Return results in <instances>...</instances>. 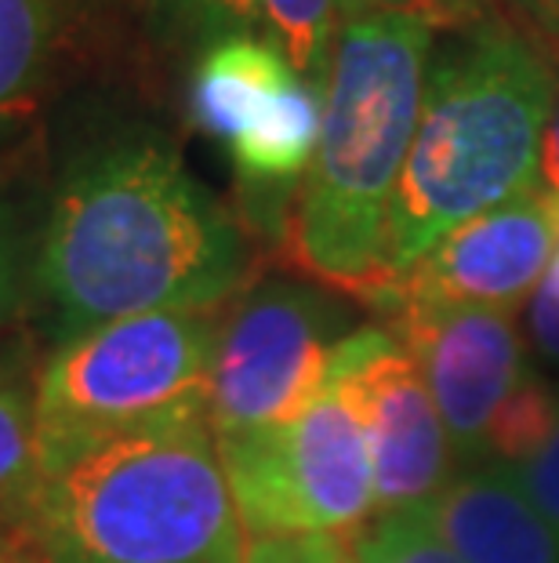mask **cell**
I'll list each match as a JSON object with an SVG mask.
<instances>
[{
    "label": "cell",
    "mask_w": 559,
    "mask_h": 563,
    "mask_svg": "<svg viewBox=\"0 0 559 563\" xmlns=\"http://www.w3.org/2000/svg\"><path fill=\"white\" fill-rule=\"evenodd\" d=\"M241 225L157 135L85 153L58 186L33 284L58 342L102 323L222 309L244 280Z\"/></svg>",
    "instance_id": "obj_1"
},
{
    "label": "cell",
    "mask_w": 559,
    "mask_h": 563,
    "mask_svg": "<svg viewBox=\"0 0 559 563\" xmlns=\"http://www.w3.org/2000/svg\"><path fill=\"white\" fill-rule=\"evenodd\" d=\"M433 37L436 22L418 11L342 22L316 157L283 230L294 266L371 309L392 287L389 208L418 131Z\"/></svg>",
    "instance_id": "obj_2"
},
{
    "label": "cell",
    "mask_w": 559,
    "mask_h": 563,
    "mask_svg": "<svg viewBox=\"0 0 559 563\" xmlns=\"http://www.w3.org/2000/svg\"><path fill=\"white\" fill-rule=\"evenodd\" d=\"M556 102V63L527 26L476 15L429 58L418 131L389 208L392 280L476 214L527 194Z\"/></svg>",
    "instance_id": "obj_3"
},
{
    "label": "cell",
    "mask_w": 559,
    "mask_h": 563,
    "mask_svg": "<svg viewBox=\"0 0 559 563\" xmlns=\"http://www.w3.org/2000/svg\"><path fill=\"white\" fill-rule=\"evenodd\" d=\"M19 531L41 563H247L251 545L208 418L110 440L41 476Z\"/></svg>",
    "instance_id": "obj_4"
},
{
    "label": "cell",
    "mask_w": 559,
    "mask_h": 563,
    "mask_svg": "<svg viewBox=\"0 0 559 563\" xmlns=\"http://www.w3.org/2000/svg\"><path fill=\"white\" fill-rule=\"evenodd\" d=\"M222 309H164L55 345L37 371V470L52 476L110 440L208 418Z\"/></svg>",
    "instance_id": "obj_5"
},
{
    "label": "cell",
    "mask_w": 559,
    "mask_h": 563,
    "mask_svg": "<svg viewBox=\"0 0 559 563\" xmlns=\"http://www.w3.org/2000/svg\"><path fill=\"white\" fill-rule=\"evenodd\" d=\"M219 451L247 538H345L378 509L360 418L335 382L291 422L219 440Z\"/></svg>",
    "instance_id": "obj_6"
},
{
    "label": "cell",
    "mask_w": 559,
    "mask_h": 563,
    "mask_svg": "<svg viewBox=\"0 0 559 563\" xmlns=\"http://www.w3.org/2000/svg\"><path fill=\"white\" fill-rule=\"evenodd\" d=\"M349 306L327 287L266 280L219 320L208 422L215 440L261 433L302 415L335 378Z\"/></svg>",
    "instance_id": "obj_7"
},
{
    "label": "cell",
    "mask_w": 559,
    "mask_h": 563,
    "mask_svg": "<svg viewBox=\"0 0 559 563\" xmlns=\"http://www.w3.org/2000/svg\"><path fill=\"white\" fill-rule=\"evenodd\" d=\"M331 382L360 418L374 465L378 512L425 506L450 481L455 448L407 345L385 323L356 328L342 345Z\"/></svg>",
    "instance_id": "obj_8"
},
{
    "label": "cell",
    "mask_w": 559,
    "mask_h": 563,
    "mask_svg": "<svg viewBox=\"0 0 559 563\" xmlns=\"http://www.w3.org/2000/svg\"><path fill=\"white\" fill-rule=\"evenodd\" d=\"M389 320L422 367L461 465L487 462L508 407L538 378L527 367L516 320L461 306H403Z\"/></svg>",
    "instance_id": "obj_9"
},
{
    "label": "cell",
    "mask_w": 559,
    "mask_h": 563,
    "mask_svg": "<svg viewBox=\"0 0 559 563\" xmlns=\"http://www.w3.org/2000/svg\"><path fill=\"white\" fill-rule=\"evenodd\" d=\"M559 247V211L541 186L476 214L403 269L378 302L392 317L403 306H461L508 313L534 298Z\"/></svg>",
    "instance_id": "obj_10"
},
{
    "label": "cell",
    "mask_w": 559,
    "mask_h": 563,
    "mask_svg": "<svg viewBox=\"0 0 559 563\" xmlns=\"http://www.w3.org/2000/svg\"><path fill=\"white\" fill-rule=\"evenodd\" d=\"M425 512L461 563H559V534L508 465H461Z\"/></svg>",
    "instance_id": "obj_11"
},
{
    "label": "cell",
    "mask_w": 559,
    "mask_h": 563,
    "mask_svg": "<svg viewBox=\"0 0 559 563\" xmlns=\"http://www.w3.org/2000/svg\"><path fill=\"white\" fill-rule=\"evenodd\" d=\"M294 80L299 74L261 33H236L200 52L189 110L200 131L230 146Z\"/></svg>",
    "instance_id": "obj_12"
},
{
    "label": "cell",
    "mask_w": 559,
    "mask_h": 563,
    "mask_svg": "<svg viewBox=\"0 0 559 563\" xmlns=\"http://www.w3.org/2000/svg\"><path fill=\"white\" fill-rule=\"evenodd\" d=\"M320 121H324V91L294 80L244 135L230 142L236 175L261 214L269 211L272 219H283L280 208L288 203L291 189H302L309 164L316 157Z\"/></svg>",
    "instance_id": "obj_13"
},
{
    "label": "cell",
    "mask_w": 559,
    "mask_h": 563,
    "mask_svg": "<svg viewBox=\"0 0 559 563\" xmlns=\"http://www.w3.org/2000/svg\"><path fill=\"white\" fill-rule=\"evenodd\" d=\"M66 26V0H0V128L33 110Z\"/></svg>",
    "instance_id": "obj_14"
},
{
    "label": "cell",
    "mask_w": 559,
    "mask_h": 563,
    "mask_svg": "<svg viewBox=\"0 0 559 563\" xmlns=\"http://www.w3.org/2000/svg\"><path fill=\"white\" fill-rule=\"evenodd\" d=\"M33 389L37 371L22 361V353H0V531L22 523L41 481Z\"/></svg>",
    "instance_id": "obj_15"
},
{
    "label": "cell",
    "mask_w": 559,
    "mask_h": 563,
    "mask_svg": "<svg viewBox=\"0 0 559 563\" xmlns=\"http://www.w3.org/2000/svg\"><path fill=\"white\" fill-rule=\"evenodd\" d=\"M258 30L299 80L324 91L342 30L338 0H258Z\"/></svg>",
    "instance_id": "obj_16"
},
{
    "label": "cell",
    "mask_w": 559,
    "mask_h": 563,
    "mask_svg": "<svg viewBox=\"0 0 559 563\" xmlns=\"http://www.w3.org/2000/svg\"><path fill=\"white\" fill-rule=\"evenodd\" d=\"M356 563H461L425 506L378 512L349 538Z\"/></svg>",
    "instance_id": "obj_17"
},
{
    "label": "cell",
    "mask_w": 559,
    "mask_h": 563,
    "mask_svg": "<svg viewBox=\"0 0 559 563\" xmlns=\"http://www.w3.org/2000/svg\"><path fill=\"white\" fill-rule=\"evenodd\" d=\"M149 8L164 30L204 47L236 33H258V0H149Z\"/></svg>",
    "instance_id": "obj_18"
},
{
    "label": "cell",
    "mask_w": 559,
    "mask_h": 563,
    "mask_svg": "<svg viewBox=\"0 0 559 563\" xmlns=\"http://www.w3.org/2000/svg\"><path fill=\"white\" fill-rule=\"evenodd\" d=\"M247 563H356L349 538L305 534V538H251Z\"/></svg>",
    "instance_id": "obj_19"
},
{
    "label": "cell",
    "mask_w": 559,
    "mask_h": 563,
    "mask_svg": "<svg viewBox=\"0 0 559 563\" xmlns=\"http://www.w3.org/2000/svg\"><path fill=\"white\" fill-rule=\"evenodd\" d=\"M508 470H513L523 490L534 498V506L545 512V520H549L552 531L559 534V415L541 448L527 454L519 465H508Z\"/></svg>",
    "instance_id": "obj_20"
},
{
    "label": "cell",
    "mask_w": 559,
    "mask_h": 563,
    "mask_svg": "<svg viewBox=\"0 0 559 563\" xmlns=\"http://www.w3.org/2000/svg\"><path fill=\"white\" fill-rule=\"evenodd\" d=\"M22 280H26V266H22L19 225L4 197H0V323L22 302Z\"/></svg>",
    "instance_id": "obj_21"
},
{
    "label": "cell",
    "mask_w": 559,
    "mask_h": 563,
    "mask_svg": "<svg viewBox=\"0 0 559 563\" xmlns=\"http://www.w3.org/2000/svg\"><path fill=\"white\" fill-rule=\"evenodd\" d=\"M530 328L534 339L549 356L559 361V247L549 262V273L534 291V306H530Z\"/></svg>",
    "instance_id": "obj_22"
},
{
    "label": "cell",
    "mask_w": 559,
    "mask_h": 563,
    "mask_svg": "<svg viewBox=\"0 0 559 563\" xmlns=\"http://www.w3.org/2000/svg\"><path fill=\"white\" fill-rule=\"evenodd\" d=\"M541 189L552 197L556 211H559V66H556V102H552V117L549 128H545V142H541Z\"/></svg>",
    "instance_id": "obj_23"
},
{
    "label": "cell",
    "mask_w": 559,
    "mask_h": 563,
    "mask_svg": "<svg viewBox=\"0 0 559 563\" xmlns=\"http://www.w3.org/2000/svg\"><path fill=\"white\" fill-rule=\"evenodd\" d=\"M338 11H342V22L367 15V11H418V15L436 22L429 0H338Z\"/></svg>",
    "instance_id": "obj_24"
},
{
    "label": "cell",
    "mask_w": 559,
    "mask_h": 563,
    "mask_svg": "<svg viewBox=\"0 0 559 563\" xmlns=\"http://www.w3.org/2000/svg\"><path fill=\"white\" fill-rule=\"evenodd\" d=\"M523 15H527L534 26L541 33H549V37L559 41V0H523Z\"/></svg>",
    "instance_id": "obj_25"
},
{
    "label": "cell",
    "mask_w": 559,
    "mask_h": 563,
    "mask_svg": "<svg viewBox=\"0 0 559 563\" xmlns=\"http://www.w3.org/2000/svg\"><path fill=\"white\" fill-rule=\"evenodd\" d=\"M19 534H22L19 527L15 531H0V563H41L26 538Z\"/></svg>",
    "instance_id": "obj_26"
},
{
    "label": "cell",
    "mask_w": 559,
    "mask_h": 563,
    "mask_svg": "<svg viewBox=\"0 0 559 563\" xmlns=\"http://www.w3.org/2000/svg\"><path fill=\"white\" fill-rule=\"evenodd\" d=\"M508 4H513V8L519 11V8H523V0H508Z\"/></svg>",
    "instance_id": "obj_27"
}]
</instances>
